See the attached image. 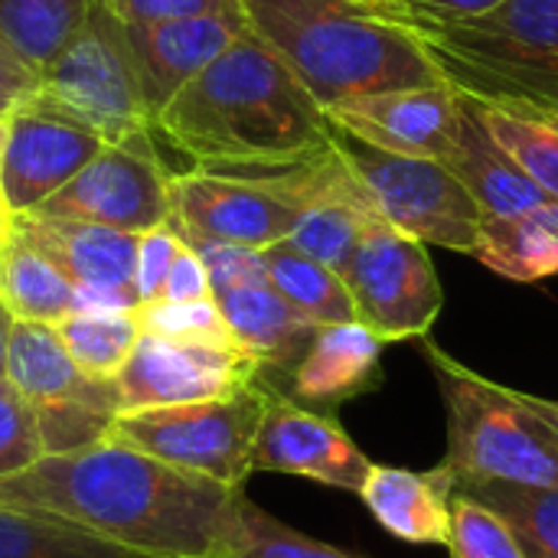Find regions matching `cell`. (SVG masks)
<instances>
[{"label":"cell","mask_w":558,"mask_h":558,"mask_svg":"<svg viewBox=\"0 0 558 558\" xmlns=\"http://www.w3.org/2000/svg\"><path fill=\"white\" fill-rule=\"evenodd\" d=\"M111 438L0 477V504L65 520L144 558H219L235 497Z\"/></svg>","instance_id":"1"},{"label":"cell","mask_w":558,"mask_h":558,"mask_svg":"<svg viewBox=\"0 0 558 558\" xmlns=\"http://www.w3.org/2000/svg\"><path fill=\"white\" fill-rule=\"evenodd\" d=\"M154 131L213 170L291 167L333 147L327 111L252 29L163 105Z\"/></svg>","instance_id":"2"},{"label":"cell","mask_w":558,"mask_h":558,"mask_svg":"<svg viewBox=\"0 0 558 558\" xmlns=\"http://www.w3.org/2000/svg\"><path fill=\"white\" fill-rule=\"evenodd\" d=\"M248 29L327 111L340 101L441 85L438 69L389 13L360 0H239Z\"/></svg>","instance_id":"3"},{"label":"cell","mask_w":558,"mask_h":558,"mask_svg":"<svg viewBox=\"0 0 558 558\" xmlns=\"http://www.w3.org/2000/svg\"><path fill=\"white\" fill-rule=\"evenodd\" d=\"M402 20L441 82L481 105L558 118V0H500L468 20Z\"/></svg>","instance_id":"4"},{"label":"cell","mask_w":558,"mask_h":558,"mask_svg":"<svg viewBox=\"0 0 558 558\" xmlns=\"http://www.w3.org/2000/svg\"><path fill=\"white\" fill-rule=\"evenodd\" d=\"M425 360L448 412V458L458 487H558V402L500 386L425 340Z\"/></svg>","instance_id":"5"},{"label":"cell","mask_w":558,"mask_h":558,"mask_svg":"<svg viewBox=\"0 0 558 558\" xmlns=\"http://www.w3.org/2000/svg\"><path fill=\"white\" fill-rule=\"evenodd\" d=\"M271 392L275 386L262 373L252 386L222 399L118 412L108 438L183 474L242 490L255 474L252 458Z\"/></svg>","instance_id":"6"},{"label":"cell","mask_w":558,"mask_h":558,"mask_svg":"<svg viewBox=\"0 0 558 558\" xmlns=\"http://www.w3.org/2000/svg\"><path fill=\"white\" fill-rule=\"evenodd\" d=\"M39 95L92 128L105 144L154 134L128 23L111 0H88L78 29L39 72Z\"/></svg>","instance_id":"7"},{"label":"cell","mask_w":558,"mask_h":558,"mask_svg":"<svg viewBox=\"0 0 558 558\" xmlns=\"http://www.w3.org/2000/svg\"><path fill=\"white\" fill-rule=\"evenodd\" d=\"M333 150L379 219L425 245L474 255L484 213L445 160L379 150L340 128H333Z\"/></svg>","instance_id":"8"},{"label":"cell","mask_w":558,"mask_h":558,"mask_svg":"<svg viewBox=\"0 0 558 558\" xmlns=\"http://www.w3.org/2000/svg\"><path fill=\"white\" fill-rule=\"evenodd\" d=\"M301 203L275 167H196L170 173L167 226L190 245L268 248L298 226Z\"/></svg>","instance_id":"9"},{"label":"cell","mask_w":558,"mask_h":558,"mask_svg":"<svg viewBox=\"0 0 558 558\" xmlns=\"http://www.w3.org/2000/svg\"><path fill=\"white\" fill-rule=\"evenodd\" d=\"M343 281L350 288L356 320L383 343L428 337L445 304L425 242L399 232L379 216L369 219Z\"/></svg>","instance_id":"10"},{"label":"cell","mask_w":558,"mask_h":558,"mask_svg":"<svg viewBox=\"0 0 558 558\" xmlns=\"http://www.w3.org/2000/svg\"><path fill=\"white\" fill-rule=\"evenodd\" d=\"M105 141L39 92L0 118V199L7 216L49 203Z\"/></svg>","instance_id":"11"},{"label":"cell","mask_w":558,"mask_h":558,"mask_svg":"<svg viewBox=\"0 0 558 558\" xmlns=\"http://www.w3.org/2000/svg\"><path fill=\"white\" fill-rule=\"evenodd\" d=\"M36 213L82 219L118 232H150L170 219V173L154 154V134L105 144Z\"/></svg>","instance_id":"12"},{"label":"cell","mask_w":558,"mask_h":558,"mask_svg":"<svg viewBox=\"0 0 558 558\" xmlns=\"http://www.w3.org/2000/svg\"><path fill=\"white\" fill-rule=\"evenodd\" d=\"M262 366L239 347L180 343L157 333H144L114 379L121 412L190 405L232 396L252 386Z\"/></svg>","instance_id":"13"},{"label":"cell","mask_w":558,"mask_h":558,"mask_svg":"<svg viewBox=\"0 0 558 558\" xmlns=\"http://www.w3.org/2000/svg\"><path fill=\"white\" fill-rule=\"evenodd\" d=\"M252 468L294 474L333 490L360 494L373 471V461L347 435L333 412L307 409L275 389L258 428Z\"/></svg>","instance_id":"14"},{"label":"cell","mask_w":558,"mask_h":558,"mask_svg":"<svg viewBox=\"0 0 558 558\" xmlns=\"http://www.w3.org/2000/svg\"><path fill=\"white\" fill-rule=\"evenodd\" d=\"M7 219L69 275L78 288V307H141L134 284L137 235L46 213H20Z\"/></svg>","instance_id":"15"},{"label":"cell","mask_w":558,"mask_h":558,"mask_svg":"<svg viewBox=\"0 0 558 558\" xmlns=\"http://www.w3.org/2000/svg\"><path fill=\"white\" fill-rule=\"evenodd\" d=\"M333 128L392 154L448 160L458 131V92L441 85L360 95L327 108Z\"/></svg>","instance_id":"16"},{"label":"cell","mask_w":558,"mask_h":558,"mask_svg":"<svg viewBox=\"0 0 558 558\" xmlns=\"http://www.w3.org/2000/svg\"><path fill=\"white\" fill-rule=\"evenodd\" d=\"M245 33V16L232 13L183 16L163 23H128V39L137 59L150 118H157L186 82H193Z\"/></svg>","instance_id":"17"},{"label":"cell","mask_w":558,"mask_h":558,"mask_svg":"<svg viewBox=\"0 0 558 558\" xmlns=\"http://www.w3.org/2000/svg\"><path fill=\"white\" fill-rule=\"evenodd\" d=\"M383 347L386 343L360 320L317 327L304 356L288 373V396L307 409L333 412L373 392L383 383Z\"/></svg>","instance_id":"18"},{"label":"cell","mask_w":558,"mask_h":558,"mask_svg":"<svg viewBox=\"0 0 558 558\" xmlns=\"http://www.w3.org/2000/svg\"><path fill=\"white\" fill-rule=\"evenodd\" d=\"M454 494L458 481L448 464L435 471L373 464L356 497L389 536L409 546H448Z\"/></svg>","instance_id":"19"},{"label":"cell","mask_w":558,"mask_h":558,"mask_svg":"<svg viewBox=\"0 0 558 558\" xmlns=\"http://www.w3.org/2000/svg\"><path fill=\"white\" fill-rule=\"evenodd\" d=\"M445 163L471 190L484 219H510L553 199L497 144V137L477 114V105L464 95H458V131Z\"/></svg>","instance_id":"20"},{"label":"cell","mask_w":558,"mask_h":558,"mask_svg":"<svg viewBox=\"0 0 558 558\" xmlns=\"http://www.w3.org/2000/svg\"><path fill=\"white\" fill-rule=\"evenodd\" d=\"M3 379L29 402V405H49V402H85L108 412H121L114 383L88 379L62 347L56 327L49 324H29L13 320L10 340H7V366Z\"/></svg>","instance_id":"21"},{"label":"cell","mask_w":558,"mask_h":558,"mask_svg":"<svg viewBox=\"0 0 558 558\" xmlns=\"http://www.w3.org/2000/svg\"><path fill=\"white\" fill-rule=\"evenodd\" d=\"M216 304L226 317L235 347L252 356L262 373H291V366L304 356L307 343L317 333V324L307 320L298 307H291L268 281L222 291L216 294Z\"/></svg>","instance_id":"22"},{"label":"cell","mask_w":558,"mask_h":558,"mask_svg":"<svg viewBox=\"0 0 558 558\" xmlns=\"http://www.w3.org/2000/svg\"><path fill=\"white\" fill-rule=\"evenodd\" d=\"M0 304L13 320L56 327L78 307V288L69 275L46 258L29 239H23L7 219V239L0 252Z\"/></svg>","instance_id":"23"},{"label":"cell","mask_w":558,"mask_h":558,"mask_svg":"<svg viewBox=\"0 0 558 558\" xmlns=\"http://www.w3.org/2000/svg\"><path fill=\"white\" fill-rule=\"evenodd\" d=\"M474 258L510 281L558 275V199L510 219H484Z\"/></svg>","instance_id":"24"},{"label":"cell","mask_w":558,"mask_h":558,"mask_svg":"<svg viewBox=\"0 0 558 558\" xmlns=\"http://www.w3.org/2000/svg\"><path fill=\"white\" fill-rule=\"evenodd\" d=\"M262 258L268 284L317 327L356 320V307L343 275H337L324 262L304 255L288 239L262 248Z\"/></svg>","instance_id":"25"},{"label":"cell","mask_w":558,"mask_h":558,"mask_svg":"<svg viewBox=\"0 0 558 558\" xmlns=\"http://www.w3.org/2000/svg\"><path fill=\"white\" fill-rule=\"evenodd\" d=\"M56 333L88 379L114 383L141 340V320L128 307H75Z\"/></svg>","instance_id":"26"},{"label":"cell","mask_w":558,"mask_h":558,"mask_svg":"<svg viewBox=\"0 0 558 558\" xmlns=\"http://www.w3.org/2000/svg\"><path fill=\"white\" fill-rule=\"evenodd\" d=\"M0 558H144L56 517L0 504Z\"/></svg>","instance_id":"27"},{"label":"cell","mask_w":558,"mask_h":558,"mask_svg":"<svg viewBox=\"0 0 558 558\" xmlns=\"http://www.w3.org/2000/svg\"><path fill=\"white\" fill-rule=\"evenodd\" d=\"M88 0H0V36L13 52L43 72L78 29Z\"/></svg>","instance_id":"28"},{"label":"cell","mask_w":558,"mask_h":558,"mask_svg":"<svg viewBox=\"0 0 558 558\" xmlns=\"http://www.w3.org/2000/svg\"><path fill=\"white\" fill-rule=\"evenodd\" d=\"M497 510L517 533L526 558H558V487L471 484L458 487Z\"/></svg>","instance_id":"29"},{"label":"cell","mask_w":558,"mask_h":558,"mask_svg":"<svg viewBox=\"0 0 558 558\" xmlns=\"http://www.w3.org/2000/svg\"><path fill=\"white\" fill-rule=\"evenodd\" d=\"M474 101V98H471ZM477 105V114L497 137V144L523 167V173L558 199V118L523 114L494 105Z\"/></svg>","instance_id":"30"},{"label":"cell","mask_w":558,"mask_h":558,"mask_svg":"<svg viewBox=\"0 0 558 558\" xmlns=\"http://www.w3.org/2000/svg\"><path fill=\"white\" fill-rule=\"evenodd\" d=\"M219 558H363L353 553H343L337 546L317 543L291 526H284L281 520H275L271 513H265L258 504H252L245 497V490L235 497V510H232V523L222 543V556Z\"/></svg>","instance_id":"31"},{"label":"cell","mask_w":558,"mask_h":558,"mask_svg":"<svg viewBox=\"0 0 558 558\" xmlns=\"http://www.w3.org/2000/svg\"><path fill=\"white\" fill-rule=\"evenodd\" d=\"M448 549L451 558H526L513 526L464 490H458L451 500Z\"/></svg>","instance_id":"32"},{"label":"cell","mask_w":558,"mask_h":558,"mask_svg":"<svg viewBox=\"0 0 558 558\" xmlns=\"http://www.w3.org/2000/svg\"><path fill=\"white\" fill-rule=\"evenodd\" d=\"M137 320L144 333H157L180 343H206V347H235L226 317L216 298L206 301H150L137 307Z\"/></svg>","instance_id":"33"},{"label":"cell","mask_w":558,"mask_h":558,"mask_svg":"<svg viewBox=\"0 0 558 558\" xmlns=\"http://www.w3.org/2000/svg\"><path fill=\"white\" fill-rule=\"evenodd\" d=\"M33 412H36V425H39L43 458L69 454V451L105 441L108 428L118 415V412L85 405V402H49V405H33Z\"/></svg>","instance_id":"34"},{"label":"cell","mask_w":558,"mask_h":558,"mask_svg":"<svg viewBox=\"0 0 558 558\" xmlns=\"http://www.w3.org/2000/svg\"><path fill=\"white\" fill-rule=\"evenodd\" d=\"M43 458L39 425L33 405L0 379V477L20 474Z\"/></svg>","instance_id":"35"},{"label":"cell","mask_w":558,"mask_h":558,"mask_svg":"<svg viewBox=\"0 0 558 558\" xmlns=\"http://www.w3.org/2000/svg\"><path fill=\"white\" fill-rule=\"evenodd\" d=\"M186 248V242L163 222L150 232L137 235V262H134V284H137V298L141 304H150L160 298L163 281L177 262V255Z\"/></svg>","instance_id":"36"},{"label":"cell","mask_w":558,"mask_h":558,"mask_svg":"<svg viewBox=\"0 0 558 558\" xmlns=\"http://www.w3.org/2000/svg\"><path fill=\"white\" fill-rule=\"evenodd\" d=\"M209 281H213V298L232 288H248L268 281L265 275V258L262 248H245V245H199L196 248Z\"/></svg>","instance_id":"37"},{"label":"cell","mask_w":558,"mask_h":558,"mask_svg":"<svg viewBox=\"0 0 558 558\" xmlns=\"http://www.w3.org/2000/svg\"><path fill=\"white\" fill-rule=\"evenodd\" d=\"M124 23H163L183 16H209V13H232L245 16L239 0H111Z\"/></svg>","instance_id":"38"},{"label":"cell","mask_w":558,"mask_h":558,"mask_svg":"<svg viewBox=\"0 0 558 558\" xmlns=\"http://www.w3.org/2000/svg\"><path fill=\"white\" fill-rule=\"evenodd\" d=\"M213 298V281H209V271L199 258L196 248H183L163 281V291L157 301H206Z\"/></svg>","instance_id":"39"},{"label":"cell","mask_w":558,"mask_h":558,"mask_svg":"<svg viewBox=\"0 0 558 558\" xmlns=\"http://www.w3.org/2000/svg\"><path fill=\"white\" fill-rule=\"evenodd\" d=\"M39 92V72L26 65L13 46L0 36V118L10 114L20 101L33 98Z\"/></svg>","instance_id":"40"},{"label":"cell","mask_w":558,"mask_h":558,"mask_svg":"<svg viewBox=\"0 0 558 558\" xmlns=\"http://www.w3.org/2000/svg\"><path fill=\"white\" fill-rule=\"evenodd\" d=\"M500 0H392L389 13L425 16V20H468L494 10Z\"/></svg>","instance_id":"41"},{"label":"cell","mask_w":558,"mask_h":558,"mask_svg":"<svg viewBox=\"0 0 558 558\" xmlns=\"http://www.w3.org/2000/svg\"><path fill=\"white\" fill-rule=\"evenodd\" d=\"M10 327H13V317H10V311L0 304V379H3V366H7V340H10Z\"/></svg>","instance_id":"42"},{"label":"cell","mask_w":558,"mask_h":558,"mask_svg":"<svg viewBox=\"0 0 558 558\" xmlns=\"http://www.w3.org/2000/svg\"><path fill=\"white\" fill-rule=\"evenodd\" d=\"M3 239H7V213L0 209V252H3Z\"/></svg>","instance_id":"43"},{"label":"cell","mask_w":558,"mask_h":558,"mask_svg":"<svg viewBox=\"0 0 558 558\" xmlns=\"http://www.w3.org/2000/svg\"><path fill=\"white\" fill-rule=\"evenodd\" d=\"M360 3H373V7H389L392 0H360Z\"/></svg>","instance_id":"44"},{"label":"cell","mask_w":558,"mask_h":558,"mask_svg":"<svg viewBox=\"0 0 558 558\" xmlns=\"http://www.w3.org/2000/svg\"><path fill=\"white\" fill-rule=\"evenodd\" d=\"M0 209H3V199H0Z\"/></svg>","instance_id":"45"}]
</instances>
